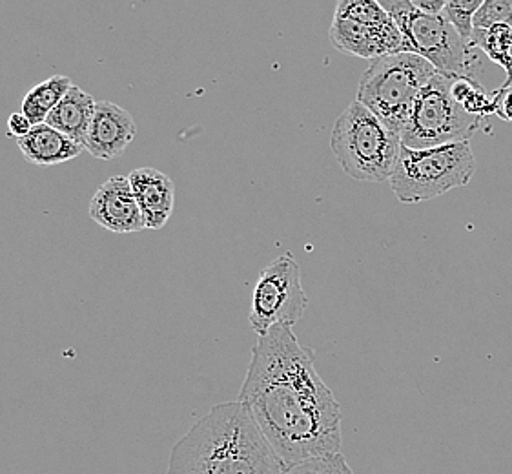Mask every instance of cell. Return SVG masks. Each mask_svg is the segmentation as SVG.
<instances>
[{"mask_svg":"<svg viewBox=\"0 0 512 474\" xmlns=\"http://www.w3.org/2000/svg\"><path fill=\"white\" fill-rule=\"evenodd\" d=\"M237 400L288 467L341 453V407L292 325L259 336Z\"/></svg>","mask_w":512,"mask_h":474,"instance_id":"1","label":"cell"},{"mask_svg":"<svg viewBox=\"0 0 512 474\" xmlns=\"http://www.w3.org/2000/svg\"><path fill=\"white\" fill-rule=\"evenodd\" d=\"M287 469L237 400L216 405L177 440L166 474H283Z\"/></svg>","mask_w":512,"mask_h":474,"instance_id":"2","label":"cell"},{"mask_svg":"<svg viewBox=\"0 0 512 474\" xmlns=\"http://www.w3.org/2000/svg\"><path fill=\"white\" fill-rule=\"evenodd\" d=\"M330 148L347 176L363 183H389L400 157L401 139L365 104L354 101L339 115Z\"/></svg>","mask_w":512,"mask_h":474,"instance_id":"3","label":"cell"},{"mask_svg":"<svg viewBox=\"0 0 512 474\" xmlns=\"http://www.w3.org/2000/svg\"><path fill=\"white\" fill-rule=\"evenodd\" d=\"M438 70L418 53H392L370 62L361 75L356 101L365 104L401 139L412 106Z\"/></svg>","mask_w":512,"mask_h":474,"instance_id":"4","label":"cell"},{"mask_svg":"<svg viewBox=\"0 0 512 474\" xmlns=\"http://www.w3.org/2000/svg\"><path fill=\"white\" fill-rule=\"evenodd\" d=\"M476 166L469 141L423 150L401 145L398 163L389 179L390 190L407 205L431 201L469 185Z\"/></svg>","mask_w":512,"mask_h":474,"instance_id":"5","label":"cell"},{"mask_svg":"<svg viewBox=\"0 0 512 474\" xmlns=\"http://www.w3.org/2000/svg\"><path fill=\"white\" fill-rule=\"evenodd\" d=\"M390 19L405 35L412 52L431 62L438 73L480 79L482 55L463 41L451 22L441 15L420 11L410 0H379Z\"/></svg>","mask_w":512,"mask_h":474,"instance_id":"6","label":"cell"},{"mask_svg":"<svg viewBox=\"0 0 512 474\" xmlns=\"http://www.w3.org/2000/svg\"><path fill=\"white\" fill-rule=\"evenodd\" d=\"M452 75L436 73L423 86L412 106L401 145L414 150L469 141L482 126L483 117L469 114L452 99Z\"/></svg>","mask_w":512,"mask_h":474,"instance_id":"7","label":"cell"},{"mask_svg":"<svg viewBox=\"0 0 512 474\" xmlns=\"http://www.w3.org/2000/svg\"><path fill=\"white\" fill-rule=\"evenodd\" d=\"M308 296L301 283V268L290 254L279 256L257 278L248 321L257 336L281 323L294 325L307 312Z\"/></svg>","mask_w":512,"mask_h":474,"instance_id":"8","label":"cell"},{"mask_svg":"<svg viewBox=\"0 0 512 474\" xmlns=\"http://www.w3.org/2000/svg\"><path fill=\"white\" fill-rule=\"evenodd\" d=\"M328 39L339 52L370 61L392 53L412 52L405 35L394 22L378 26L334 17Z\"/></svg>","mask_w":512,"mask_h":474,"instance_id":"9","label":"cell"},{"mask_svg":"<svg viewBox=\"0 0 512 474\" xmlns=\"http://www.w3.org/2000/svg\"><path fill=\"white\" fill-rule=\"evenodd\" d=\"M88 214L99 227L113 234H135L146 230L128 176H113L104 181L93 194Z\"/></svg>","mask_w":512,"mask_h":474,"instance_id":"10","label":"cell"},{"mask_svg":"<svg viewBox=\"0 0 512 474\" xmlns=\"http://www.w3.org/2000/svg\"><path fill=\"white\" fill-rule=\"evenodd\" d=\"M135 135L137 124L128 110L110 101H99L95 104L84 150L95 159L113 161L134 143Z\"/></svg>","mask_w":512,"mask_h":474,"instance_id":"11","label":"cell"},{"mask_svg":"<svg viewBox=\"0 0 512 474\" xmlns=\"http://www.w3.org/2000/svg\"><path fill=\"white\" fill-rule=\"evenodd\" d=\"M148 230L166 227L175 207L174 181L157 168H135L128 176Z\"/></svg>","mask_w":512,"mask_h":474,"instance_id":"12","label":"cell"},{"mask_svg":"<svg viewBox=\"0 0 512 474\" xmlns=\"http://www.w3.org/2000/svg\"><path fill=\"white\" fill-rule=\"evenodd\" d=\"M24 159L35 166H55L77 159L84 146L61 134L50 124H35L30 134L17 141Z\"/></svg>","mask_w":512,"mask_h":474,"instance_id":"13","label":"cell"},{"mask_svg":"<svg viewBox=\"0 0 512 474\" xmlns=\"http://www.w3.org/2000/svg\"><path fill=\"white\" fill-rule=\"evenodd\" d=\"M97 101L92 95L84 92L77 84H73L70 92L64 95L61 103L57 104L48 115L46 124H50L61 134L68 135L75 143L84 146L86 135L92 124Z\"/></svg>","mask_w":512,"mask_h":474,"instance_id":"14","label":"cell"},{"mask_svg":"<svg viewBox=\"0 0 512 474\" xmlns=\"http://www.w3.org/2000/svg\"><path fill=\"white\" fill-rule=\"evenodd\" d=\"M72 86V79L66 75H53L50 79L42 81L24 95L22 114L30 119L33 126L46 123L48 115L52 114L53 108L61 103Z\"/></svg>","mask_w":512,"mask_h":474,"instance_id":"15","label":"cell"},{"mask_svg":"<svg viewBox=\"0 0 512 474\" xmlns=\"http://www.w3.org/2000/svg\"><path fill=\"white\" fill-rule=\"evenodd\" d=\"M472 46L482 50L489 61L498 64L507 73L503 88L512 86V26L511 24H494L485 30L472 31Z\"/></svg>","mask_w":512,"mask_h":474,"instance_id":"16","label":"cell"},{"mask_svg":"<svg viewBox=\"0 0 512 474\" xmlns=\"http://www.w3.org/2000/svg\"><path fill=\"white\" fill-rule=\"evenodd\" d=\"M451 95L452 99L469 114L478 115V117L494 114L492 95L489 97L480 81L476 79L452 75Z\"/></svg>","mask_w":512,"mask_h":474,"instance_id":"17","label":"cell"},{"mask_svg":"<svg viewBox=\"0 0 512 474\" xmlns=\"http://www.w3.org/2000/svg\"><path fill=\"white\" fill-rule=\"evenodd\" d=\"M334 17L378 26L394 22L387 10L379 4V0H338Z\"/></svg>","mask_w":512,"mask_h":474,"instance_id":"18","label":"cell"},{"mask_svg":"<svg viewBox=\"0 0 512 474\" xmlns=\"http://www.w3.org/2000/svg\"><path fill=\"white\" fill-rule=\"evenodd\" d=\"M485 0H449L447 8L443 10V17L451 22L454 30L460 33L461 39L471 44L472 21L476 13L482 10Z\"/></svg>","mask_w":512,"mask_h":474,"instance_id":"19","label":"cell"},{"mask_svg":"<svg viewBox=\"0 0 512 474\" xmlns=\"http://www.w3.org/2000/svg\"><path fill=\"white\" fill-rule=\"evenodd\" d=\"M283 474H354L343 454L319 456L288 467Z\"/></svg>","mask_w":512,"mask_h":474,"instance_id":"20","label":"cell"},{"mask_svg":"<svg viewBox=\"0 0 512 474\" xmlns=\"http://www.w3.org/2000/svg\"><path fill=\"white\" fill-rule=\"evenodd\" d=\"M494 24L512 26V0H485L482 10L476 13L472 21V31L485 30Z\"/></svg>","mask_w":512,"mask_h":474,"instance_id":"21","label":"cell"},{"mask_svg":"<svg viewBox=\"0 0 512 474\" xmlns=\"http://www.w3.org/2000/svg\"><path fill=\"white\" fill-rule=\"evenodd\" d=\"M492 104H494V115H498L505 123H512V86L492 92Z\"/></svg>","mask_w":512,"mask_h":474,"instance_id":"22","label":"cell"},{"mask_svg":"<svg viewBox=\"0 0 512 474\" xmlns=\"http://www.w3.org/2000/svg\"><path fill=\"white\" fill-rule=\"evenodd\" d=\"M31 128H33V123L22 112L10 115V119H8V134L11 137H15L17 141L30 134Z\"/></svg>","mask_w":512,"mask_h":474,"instance_id":"23","label":"cell"},{"mask_svg":"<svg viewBox=\"0 0 512 474\" xmlns=\"http://www.w3.org/2000/svg\"><path fill=\"white\" fill-rule=\"evenodd\" d=\"M416 8L425 13H431V15H441L443 10L447 8L449 0H410Z\"/></svg>","mask_w":512,"mask_h":474,"instance_id":"24","label":"cell"}]
</instances>
